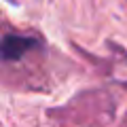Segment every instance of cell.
Wrapping results in <instances>:
<instances>
[{"mask_svg":"<svg viewBox=\"0 0 127 127\" xmlns=\"http://www.w3.org/2000/svg\"><path fill=\"white\" fill-rule=\"evenodd\" d=\"M32 47H36V38H32V36H17V34H6L4 40H2V55H4L6 62H13V59L23 57Z\"/></svg>","mask_w":127,"mask_h":127,"instance_id":"cell-1","label":"cell"}]
</instances>
